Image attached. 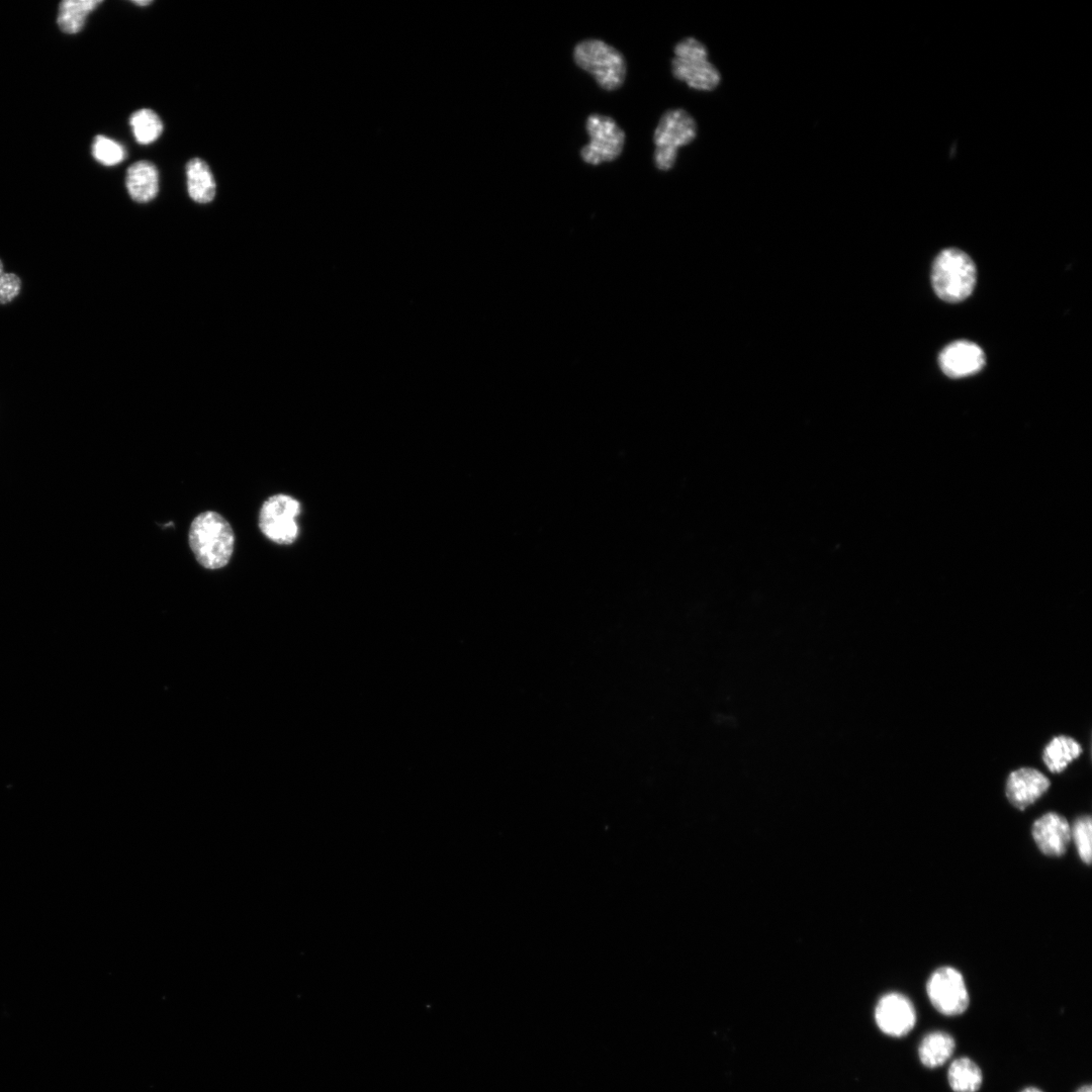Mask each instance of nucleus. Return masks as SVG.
Returning <instances> with one entry per match:
<instances>
[{
  "label": "nucleus",
  "mask_w": 1092,
  "mask_h": 1092,
  "mask_svg": "<svg viewBox=\"0 0 1092 1092\" xmlns=\"http://www.w3.org/2000/svg\"><path fill=\"white\" fill-rule=\"evenodd\" d=\"M879 1028L891 1036L908 1034L916 1023V1011L912 1002L900 993L884 995L875 1009Z\"/></svg>",
  "instance_id": "nucleus-9"
},
{
  "label": "nucleus",
  "mask_w": 1092,
  "mask_h": 1092,
  "mask_svg": "<svg viewBox=\"0 0 1092 1092\" xmlns=\"http://www.w3.org/2000/svg\"><path fill=\"white\" fill-rule=\"evenodd\" d=\"M672 76L693 89L714 90L721 81L717 68L708 60L707 48L695 37H685L673 49Z\"/></svg>",
  "instance_id": "nucleus-5"
},
{
  "label": "nucleus",
  "mask_w": 1092,
  "mask_h": 1092,
  "mask_svg": "<svg viewBox=\"0 0 1092 1092\" xmlns=\"http://www.w3.org/2000/svg\"><path fill=\"white\" fill-rule=\"evenodd\" d=\"M125 185L129 196L136 202H149L159 192V173L149 161L133 163L126 172Z\"/></svg>",
  "instance_id": "nucleus-13"
},
{
  "label": "nucleus",
  "mask_w": 1092,
  "mask_h": 1092,
  "mask_svg": "<svg viewBox=\"0 0 1092 1092\" xmlns=\"http://www.w3.org/2000/svg\"><path fill=\"white\" fill-rule=\"evenodd\" d=\"M133 3L135 5H140V6H147V5L151 4L152 1H146V0L145 1H133Z\"/></svg>",
  "instance_id": "nucleus-25"
},
{
  "label": "nucleus",
  "mask_w": 1092,
  "mask_h": 1092,
  "mask_svg": "<svg viewBox=\"0 0 1092 1092\" xmlns=\"http://www.w3.org/2000/svg\"><path fill=\"white\" fill-rule=\"evenodd\" d=\"M1020 1092H1043V1091H1041L1040 1089L1035 1088V1087H1026L1023 1090H1021Z\"/></svg>",
  "instance_id": "nucleus-24"
},
{
  "label": "nucleus",
  "mask_w": 1092,
  "mask_h": 1092,
  "mask_svg": "<svg viewBox=\"0 0 1092 1092\" xmlns=\"http://www.w3.org/2000/svg\"><path fill=\"white\" fill-rule=\"evenodd\" d=\"M697 135L694 117L681 108L668 109L662 113L654 129L653 161L659 171L670 170L678 148L692 143Z\"/></svg>",
  "instance_id": "nucleus-4"
},
{
  "label": "nucleus",
  "mask_w": 1092,
  "mask_h": 1092,
  "mask_svg": "<svg viewBox=\"0 0 1092 1092\" xmlns=\"http://www.w3.org/2000/svg\"><path fill=\"white\" fill-rule=\"evenodd\" d=\"M187 190L192 200L207 203L215 196V181L205 161L191 159L186 166Z\"/></svg>",
  "instance_id": "nucleus-14"
},
{
  "label": "nucleus",
  "mask_w": 1092,
  "mask_h": 1092,
  "mask_svg": "<svg viewBox=\"0 0 1092 1092\" xmlns=\"http://www.w3.org/2000/svg\"><path fill=\"white\" fill-rule=\"evenodd\" d=\"M588 144L580 149V158L592 166L616 160L625 144V132L610 116L593 113L585 120Z\"/></svg>",
  "instance_id": "nucleus-7"
},
{
  "label": "nucleus",
  "mask_w": 1092,
  "mask_h": 1092,
  "mask_svg": "<svg viewBox=\"0 0 1092 1092\" xmlns=\"http://www.w3.org/2000/svg\"><path fill=\"white\" fill-rule=\"evenodd\" d=\"M573 61L606 91L619 89L625 81L627 65L624 56L602 39L587 38L577 42Z\"/></svg>",
  "instance_id": "nucleus-3"
},
{
  "label": "nucleus",
  "mask_w": 1092,
  "mask_h": 1092,
  "mask_svg": "<svg viewBox=\"0 0 1092 1092\" xmlns=\"http://www.w3.org/2000/svg\"><path fill=\"white\" fill-rule=\"evenodd\" d=\"M933 1007L943 1015L956 1016L969 1007L970 998L963 975L951 967L935 970L926 984Z\"/></svg>",
  "instance_id": "nucleus-8"
},
{
  "label": "nucleus",
  "mask_w": 1092,
  "mask_h": 1092,
  "mask_svg": "<svg viewBox=\"0 0 1092 1092\" xmlns=\"http://www.w3.org/2000/svg\"><path fill=\"white\" fill-rule=\"evenodd\" d=\"M954 1049L956 1041L949 1033L932 1031L922 1038L918 1046L919 1060L926 1068H937L952 1056Z\"/></svg>",
  "instance_id": "nucleus-15"
},
{
  "label": "nucleus",
  "mask_w": 1092,
  "mask_h": 1092,
  "mask_svg": "<svg viewBox=\"0 0 1092 1092\" xmlns=\"http://www.w3.org/2000/svg\"><path fill=\"white\" fill-rule=\"evenodd\" d=\"M976 275V266L968 254L956 248L944 249L932 264V287L940 299L960 302L973 292Z\"/></svg>",
  "instance_id": "nucleus-2"
},
{
  "label": "nucleus",
  "mask_w": 1092,
  "mask_h": 1092,
  "mask_svg": "<svg viewBox=\"0 0 1092 1092\" xmlns=\"http://www.w3.org/2000/svg\"><path fill=\"white\" fill-rule=\"evenodd\" d=\"M1071 836L1075 841L1080 858L1087 864L1092 859V823L1090 816L1079 817L1073 827Z\"/></svg>",
  "instance_id": "nucleus-20"
},
{
  "label": "nucleus",
  "mask_w": 1092,
  "mask_h": 1092,
  "mask_svg": "<svg viewBox=\"0 0 1092 1092\" xmlns=\"http://www.w3.org/2000/svg\"><path fill=\"white\" fill-rule=\"evenodd\" d=\"M92 155L99 163L114 166L124 159L125 151L117 142L104 135H97L92 144Z\"/></svg>",
  "instance_id": "nucleus-21"
},
{
  "label": "nucleus",
  "mask_w": 1092,
  "mask_h": 1092,
  "mask_svg": "<svg viewBox=\"0 0 1092 1092\" xmlns=\"http://www.w3.org/2000/svg\"><path fill=\"white\" fill-rule=\"evenodd\" d=\"M188 542L197 562L206 569L225 566L233 555L235 534L230 523L214 511H205L191 522Z\"/></svg>",
  "instance_id": "nucleus-1"
},
{
  "label": "nucleus",
  "mask_w": 1092,
  "mask_h": 1092,
  "mask_svg": "<svg viewBox=\"0 0 1092 1092\" xmlns=\"http://www.w3.org/2000/svg\"><path fill=\"white\" fill-rule=\"evenodd\" d=\"M1076 1092H1092V1087L1090 1084H1087L1080 1087Z\"/></svg>",
  "instance_id": "nucleus-23"
},
{
  "label": "nucleus",
  "mask_w": 1092,
  "mask_h": 1092,
  "mask_svg": "<svg viewBox=\"0 0 1092 1092\" xmlns=\"http://www.w3.org/2000/svg\"><path fill=\"white\" fill-rule=\"evenodd\" d=\"M947 1080L954 1092H976L982 1085L983 1074L973 1060L962 1057L951 1062Z\"/></svg>",
  "instance_id": "nucleus-17"
},
{
  "label": "nucleus",
  "mask_w": 1092,
  "mask_h": 1092,
  "mask_svg": "<svg viewBox=\"0 0 1092 1092\" xmlns=\"http://www.w3.org/2000/svg\"><path fill=\"white\" fill-rule=\"evenodd\" d=\"M102 1L82 0L63 1L59 7L58 24L66 33H77L84 26L85 20Z\"/></svg>",
  "instance_id": "nucleus-18"
},
{
  "label": "nucleus",
  "mask_w": 1092,
  "mask_h": 1092,
  "mask_svg": "<svg viewBox=\"0 0 1092 1092\" xmlns=\"http://www.w3.org/2000/svg\"><path fill=\"white\" fill-rule=\"evenodd\" d=\"M1049 779L1032 767L1013 770L1006 782V797L1017 809L1024 810L1035 803L1050 788Z\"/></svg>",
  "instance_id": "nucleus-11"
},
{
  "label": "nucleus",
  "mask_w": 1092,
  "mask_h": 1092,
  "mask_svg": "<svg viewBox=\"0 0 1092 1092\" xmlns=\"http://www.w3.org/2000/svg\"><path fill=\"white\" fill-rule=\"evenodd\" d=\"M985 362V354L981 347L966 340L948 344L938 356L940 369L950 378H962L978 373Z\"/></svg>",
  "instance_id": "nucleus-10"
},
{
  "label": "nucleus",
  "mask_w": 1092,
  "mask_h": 1092,
  "mask_svg": "<svg viewBox=\"0 0 1092 1092\" xmlns=\"http://www.w3.org/2000/svg\"><path fill=\"white\" fill-rule=\"evenodd\" d=\"M1032 837L1038 849L1048 856H1061L1072 839L1071 826L1066 818L1049 812L1032 825Z\"/></svg>",
  "instance_id": "nucleus-12"
},
{
  "label": "nucleus",
  "mask_w": 1092,
  "mask_h": 1092,
  "mask_svg": "<svg viewBox=\"0 0 1092 1092\" xmlns=\"http://www.w3.org/2000/svg\"><path fill=\"white\" fill-rule=\"evenodd\" d=\"M22 282L18 275L6 273L0 259V304H6L15 299L21 291Z\"/></svg>",
  "instance_id": "nucleus-22"
},
{
  "label": "nucleus",
  "mask_w": 1092,
  "mask_h": 1092,
  "mask_svg": "<svg viewBox=\"0 0 1092 1092\" xmlns=\"http://www.w3.org/2000/svg\"><path fill=\"white\" fill-rule=\"evenodd\" d=\"M300 503L291 495L277 493L269 496L259 512V528L266 538L280 545H290L298 537L296 518Z\"/></svg>",
  "instance_id": "nucleus-6"
},
{
  "label": "nucleus",
  "mask_w": 1092,
  "mask_h": 1092,
  "mask_svg": "<svg viewBox=\"0 0 1092 1092\" xmlns=\"http://www.w3.org/2000/svg\"><path fill=\"white\" fill-rule=\"evenodd\" d=\"M135 141L141 145L155 142L163 131V123L158 114L148 108L135 111L129 119Z\"/></svg>",
  "instance_id": "nucleus-19"
},
{
  "label": "nucleus",
  "mask_w": 1092,
  "mask_h": 1092,
  "mask_svg": "<svg viewBox=\"0 0 1092 1092\" xmlns=\"http://www.w3.org/2000/svg\"><path fill=\"white\" fill-rule=\"evenodd\" d=\"M1082 752L1081 745L1072 737L1060 735L1054 737L1044 747L1042 759L1045 766L1055 774L1063 771Z\"/></svg>",
  "instance_id": "nucleus-16"
}]
</instances>
